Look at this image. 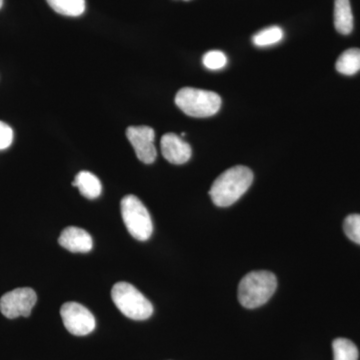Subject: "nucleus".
<instances>
[{"label": "nucleus", "instance_id": "obj_16", "mask_svg": "<svg viewBox=\"0 0 360 360\" xmlns=\"http://www.w3.org/2000/svg\"><path fill=\"white\" fill-rule=\"evenodd\" d=\"M335 360H359V349L347 338H336L333 343Z\"/></svg>", "mask_w": 360, "mask_h": 360}, {"label": "nucleus", "instance_id": "obj_15", "mask_svg": "<svg viewBox=\"0 0 360 360\" xmlns=\"http://www.w3.org/2000/svg\"><path fill=\"white\" fill-rule=\"evenodd\" d=\"M283 28L279 26H270L260 30L257 34L253 35L252 42L255 46L266 47L281 42L283 39Z\"/></svg>", "mask_w": 360, "mask_h": 360}, {"label": "nucleus", "instance_id": "obj_11", "mask_svg": "<svg viewBox=\"0 0 360 360\" xmlns=\"http://www.w3.org/2000/svg\"><path fill=\"white\" fill-rule=\"evenodd\" d=\"M72 186L77 187L79 193L89 200H96L103 191L101 180L89 172H80L73 180Z\"/></svg>", "mask_w": 360, "mask_h": 360}, {"label": "nucleus", "instance_id": "obj_2", "mask_svg": "<svg viewBox=\"0 0 360 360\" xmlns=\"http://www.w3.org/2000/svg\"><path fill=\"white\" fill-rule=\"evenodd\" d=\"M276 288V276L272 272L266 270L250 272L239 283V302L245 309H257L269 302Z\"/></svg>", "mask_w": 360, "mask_h": 360}, {"label": "nucleus", "instance_id": "obj_10", "mask_svg": "<svg viewBox=\"0 0 360 360\" xmlns=\"http://www.w3.org/2000/svg\"><path fill=\"white\" fill-rule=\"evenodd\" d=\"M58 243L71 252H89L94 246V241L89 232L75 226L63 229L59 236Z\"/></svg>", "mask_w": 360, "mask_h": 360}, {"label": "nucleus", "instance_id": "obj_12", "mask_svg": "<svg viewBox=\"0 0 360 360\" xmlns=\"http://www.w3.org/2000/svg\"><path fill=\"white\" fill-rule=\"evenodd\" d=\"M335 26L340 34L348 35L354 30V15L349 0H335Z\"/></svg>", "mask_w": 360, "mask_h": 360}, {"label": "nucleus", "instance_id": "obj_7", "mask_svg": "<svg viewBox=\"0 0 360 360\" xmlns=\"http://www.w3.org/2000/svg\"><path fill=\"white\" fill-rule=\"evenodd\" d=\"M61 319L71 335L84 336L96 328L94 314L86 307L77 302H66L60 309Z\"/></svg>", "mask_w": 360, "mask_h": 360}, {"label": "nucleus", "instance_id": "obj_6", "mask_svg": "<svg viewBox=\"0 0 360 360\" xmlns=\"http://www.w3.org/2000/svg\"><path fill=\"white\" fill-rule=\"evenodd\" d=\"M37 302V295L32 288H16L0 298V311L9 319L28 317Z\"/></svg>", "mask_w": 360, "mask_h": 360}, {"label": "nucleus", "instance_id": "obj_3", "mask_svg": "<svg viewBox=\"0 0 360 360\" xmlns=\"http://www.w3.org/2000/svg\"><path fill=\"white\" fill-rule=\"evenodd\" d=\"M175 103L191 117L205 118L217 115L221 108L219 94L210 90L184 87L177 92Z\"/></svg>", "mask_w": 360, "mask_h": 360}, {"label": "nucleus", "instance_id": "obj_14", "mask_svg": "<svg viewBox=\"0 0 360 360\" xmlns=\"http://www.w3.org/2000/svg\"><path fill=\"white\" fill-rule=\"evenodd\" d=\"M56 13L65 16L82 15L85 11V0H46Z\"/></svg>", "mask_w": 360, "mask_h": 360}, {"label": "nucleus", "instance_id": "obj_18", "mask_svg": "<svg viewBox=\"0 0 360 360\" xmlns=\"http://www.w3.org/2000/svg\"><path fill=\"white\" fill-rule=\"evenodd\" d=\"M343 229L350 240L360 245V214L348 215L343 224Z\"/></svg>", "mask_w": 360, "mask_h": 360}, {"label": "nucleus", "instance_id": "obj_1", "mask_svg": "<svg viewBox=\"0 0 360 360\" xmlns=\"http://www.w3.org/2000/svg\"><path fill=\"white\" fill-rule=\"evenodd\" d=\"M252 181L253 174L248 167L238 165L225 170L210 188L212 202L219 207H229L248 191Z\"/></svg>", "mask_w": 360, "mask_h": 360}, {"label": "nucleus", "instance_id": "obj_9", "mask_svg": "<svg viewBox=\"0 0 360 360\" xmlns=\"http://www.w3.org/2000/svg\"><path fill=\"white\" fill-rule=\"evenodd\" d=\"M160 146L163 158L172 165H184L193 155L191 146L174 134L163 135Z\"/></svg>", "mask_w": 360, "mask_h": 360}, {"label": "nucleus", "instance_id": "obj_8", "mask_svg": "<svg viewBox=\"0 0 360 360\" xmlns=\"http://www.w3.org/2000/svg\"><path fill=\"white\" fill-rule=\"evenodd\" d=\"M155 130L149 127H129L127 137L137 158L146 165L155 162L158 151L155 146Z\"/></svg>", "mask_w": 360, "mask_h": 360}, {"label": "nucleus", "instance_id": "obj_19", "mask_svg": "<svg viewBox=\"0 0 360 360\" xmlns=\"http://www.w3.org/2000/svg\"><path fill=\"white\" fill-rule=\"evenodd\" d=\"M13 141V130L6 123L0 122V150L8 148Z\"/></svg>", "mask_w": 360, "mask_h": 360}, {"label": "nucleus", "instance_id": "obj_17", "mask_svg": "<svg viewBox=\"0 0 360 360\" xmlns=\"http://www.w3.org/2000/svg\"><path fill=\"white\" fill-rule=\"evenodd\" d=\"M202 63L207 70H220L226 66L227 58L222 51H208L203 56Z\"/></svg>", "mask_w": 360, "mask_h": 360}, {"label": "nucleus", "instance_id": "obj_4", "mask_svg": "<svg viewBox=\"0 0 360 360\" xmlns=\"http://www.w3.org/2000/svg\"><path fill=\"white\" fill-rule=\"evenodd\" d=\"M111 298L116 307L134 321H146L153 314V303L132 284L123 281L115 284Z\"/></svg>", "mask_w": 360, "mask_h": 360}, {"label": "nucleus", "instance_id": "obj_13", "mask_svg": "<svg viewBox=\"0 0 360 360\" xmlns=\"http://www.w3.org/2000/svg\"><path fill=\"white\" fill-rule=\"evenodd\" d=\"M336 70L343 75H354L360 70V49H350L343 52L335 65Z\"/></svg>", "mask_w": 360, "mask_h": 360}, {"label": "nucleus", "instance_id": "obj_21", "mask_svg": "<svg viewBox=\"0 0 360 360\" xmlns=\"http://www.w3.org/2000/svg\"><path fill=\"white\" fill-rule=\"evenodd\" d=\"M184 1H189V0H184Z\"/></svg>", "mask_w": 360, "mask_h": 360}, {"label": "nucleus", "instance_id": "obj_20", "mask_svg": "<svg viewBox=\"0 0 360 360\" xmlns=\"http://www.w3.org/2000/svg\"><path fill=\"white\" fill-rule=\"evenodd\" d=\"M2 6H4V0H0V9H1Z\"/></svg>", "mask_w": 360, "mask_h": 360}, {"label": "nucleus", "instance_id": "obj_5", "mask_svg": "<svg viewBox=\"0 0 360 360\" xmlns=\"http://www.w3.org/2000/svg\"><path fill=\"white\" fill-rule=\"evenodd\" d=\"M122 215L123 222L132 238L146 241L153 236V224L148 208L135 195H127L122 198Z\"/></svg>", "mask_w": 360, "mask_h": 360}]
</instances>
